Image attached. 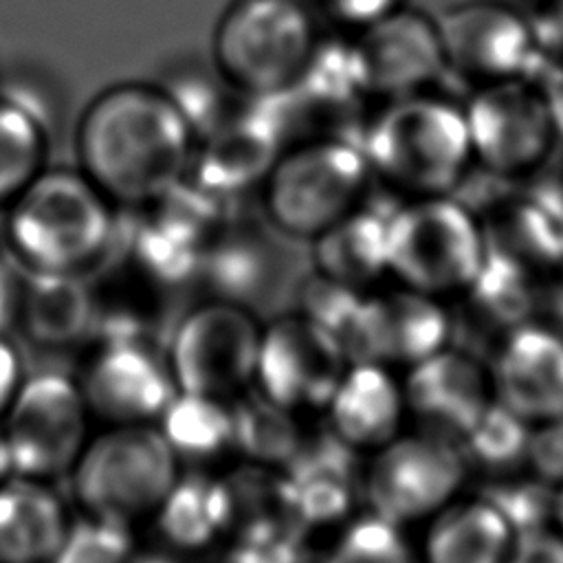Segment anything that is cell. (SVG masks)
Returning a JSON list of instances; mask_svg holds the SVG:
<instances>
[{
	"mask_svg": "<svg viewBox=\"0 0 563 563\" xmlns=\"http://www.w3.org/2000/svg\"><path fill=\"white\" fill-rule=\"evenodd\" d=\"M99 292L77 273H22L15 328L42 352H68L92 341Z\"/></svg>",
	"mask_w": 563,
	"mask_h": 563,
	"instance_id": "24",
	"label": "cell"
},
{
	"mask_svg": "<svg viewBox=\"0 0 563 563\" xmlns=\"http://www.w3.org/2000/svg\"><path fill=\"white\" fill-rule=\"evenodd\" d=\"M136 530L86 512L73 515L51 563H132Z\"/></svg>",
	"mask_w": 563,
	"mask_h": 563,
	"instance_id": "37",
	"label": "cell"
},
{
	"mask_svg": "<svg viewBox=\"0 0 563 563\" xmlns=\"http://www.w3.org/2000/svg\"><path fill=\"white\" fill-rule=\"evenodd\" d=\"M484 257L482 220L453 194L402 198L387 216V277L400 286L460 297Z\"/></svg>",
	"mask_w": 563,
	"mask_h": 563,
	"instance_id": "6",
	"label": "cell"
},
{
	"mask_svg": "<svg viewBox=\"0 0 563 563\" xmlns=\"http://www.w3.org/2000/svg\"><path fill=\"white\" fill-rule=\"evenodd\" d=\"M150 526L172 554H202L224 545L235 526L224 475H213L205 466L180 471Z\"/></svg>",
	"mask_w": 563,
	"mask_h": 563,
	"instance_id": "25",
	"label": "cell"
},
{
	"mask_svg": "<svg viewBox=\"0 0 563 563\" xmlns=\"http://www.w3.org/2000/svg\"><path fill=\"white\" fill-rule=\"evenodd\" d=\"M473 165L501 180H523L550 158L556 134L534 79L475 86L462 106Z\"/></svg>",
	"mask_w": 563,
	"mask_h": 563,
	"instance_id": "12",
	"label": "cell"
},
{
	"mask_svg": "<svg viewBox=\"0 0 563 563\" xmlns=\"http://www.w3.org/2000/svg\"><path fill=\"white\" fill-rule=\"evenodd\" d=\"M552 528L563 534V482L554 486V497H552Z\"/></svg>",
	"mask_w": 563,
	"mask_h": 563,
	"instance_id": "49",
	"label": "cell"
},
{
	"mask_svg": "<svg viewBox=\"0 0 563 563\" xmlns=\"http://www.w3.org/2000/svg\"><path fill=\"white\" fill-rule=\"evenodd\" d=\"M530 22L543 64L563 62V0H541Z\"/></svg>",
	"mask_w": 563,
	"mask_h": 563,
	"instance_id": "43",
	"label": "cell"
},
{
	"mask_svg": "<svg viewBox=\"0 0 563 563\" xmlns=\"http://www.w3.org/2000/svg\"><path fill=\"white\" fill-rule=\"evenodd\" d=\"M506 563H563V534L552 526L519 534Z\"/></svg>",
	"mask_w": 563,
	"mask_h": 563,
	"instance_id": "42",
	"label": "cell"
},
{
	"mask_svg": "<svg viewBox=\"0 0 563 563\" xmlns=\"http://www.w3.org/2000/svg\"><path fill=\"white\" fill-rule=\"evenodd\" d=\"M262 325L246 303L209 297L191 306L165 350L176 391L231 402L253 389Z\"/></svg>",
	"mask_w": 563,
	"mask_h": 563,
	"instance_id": "8",
	"label": "cell"
},
{
	"mask_svg": "<svg viewBox=\"0 0 563 563\" xmlns=\"http://www.w3.org/2000/svg\"><path fill=\"white\" fill-rule=\"evenodd\" d=\"M24 367L18 345L7 332H0V418L24 380Z\"/></svg>",
	"mask_w": 563,
	"mask_h": 563,
	"instance_id": "46",
	"label": "cell"
},
{
	"mask_svg": "<svg viewBox=\"0 0 563 563\" xmlns=\"http://www.w3.org/2000/svg\"><path fill=\"white\" fill-rule=\"evenodd\" d=\"M548 108L554 134L563 141V62H545L534 77Z\"/></svg>",
	"mask_w": 563,
	"mask_h": 563,
	"instance_id": "45",
	"label": "cell"
},
{
	"mask_svg": "<svg viewBox=\"0 0 563 563\" xmlns=\"http://www.w3.org/2000/svg\"><path fill=\"white\" fill-rule=\"evenodd\" d=\"M275 275V255L260 229L227 220L209 244L200 277L211 297L246 303L262 297Z\"/></svg>",
	"mask_w": 563,
	"mask_h": 563,
	"instance_id": "30",
	"label": "cell"
},
{
	"mask_svg": "<svg viewBox=\"0 0 563 563\" xmlns=\"http://www.w3.org/2000/svg\"><path fill=\"white\" fill-rule=\"evenodd\" d=\"M468 468L457 440L422 429L400 431L367 453L361 497L365 510L400 528L424 523L460 495Z\"/></svg>",
	"mask_w": 563,
	"mask_h": 563,
	"instance_id": "9",
	"label": "cell"
},
{
	"mask_svg": "<svg viewBox=\"0 0 563 563\" xmlns=\"http://www.w3.org/2000/svg\"><path fill=\"white\" fill-rule=\"evenodd\" d=\"M356 451L330 431L301 442L282 473L286 512L310 534L343 526L361 497V466Z\"/></svg>",
	"mask_w": 563,
	"mask_h": 563,
	"instance_id": "20",
	"label": "cell"
},
{
	"mask_svg": "<svg viewBox=\"0 0 563 563\" xmlns=\"http://www.w3.org/2000/svg\"><path fill=\"white\" fill-rule=\"evenodd\" d=\"M539 277L515 260L486 249V257L460 292L462 312L482 332H490L497 341L532 321L539 312Z\"/></svg>",
	"mask_w": 563,
	"mask_h": 563,
	"instance_id": "29",
	"label": "cell"
},
{
	"mask_svg": "<svg viewBox=\"0 0 563 563\" xmlns=\"http://www.w3.org/2000/svg\"><path fill=\"white\" fill-rule=\"evenodd\" d=\"M328 431L356 453H372L402 431L407 407L394 369L350 363L325 405Z\"/></svg>",
	"mask_w": 563,
	"mask_h": 563,
	"instance_id": "23",
	"label": "cell"
},
{
	"mask_svg": "<svg viewBox=\"0 0 563 563\" xmlns=\"http://www.w3.org/2000/svg\"><path fill=\"white\" fill-rule=\"evenodd\" d=\"M90 422L77 376L59 369L24 376L0 418L13 473L46 482L68 477L92 435Z\"/></svg>",
	"mask_w": 563,
	"mask_h": 563,
	"instance_id": "10",
	"label": "cell"
},
{
	"mask_svg": "<svg viewBox=\"0 0 563 563\" xmlns=\"http://www.w3.org/2000/svg\"><path fill=\"white\" fill-rule=\"evenodd\" d=\"M515 532L484 497H455L424 521L420 563H506Z\"/></svg>",
	"mask_w": 563,
	"mask_h": 563,
	"instance_id": "27",
	"label": "cell"
},
{
	"mask_svg": "<svg viewBox=\"0 0 563 563\" xmlns=\"http://www.w3.org/2000/svg\"><path fill=\"white\" fill-rule=\"evenodd\" d=\"M11 473H13L11 457H9V449H7V442H4V435H2V429H0V482L7 479Z\"/></svg>",
	"mask_w": 563,
	"mask_h": 563,
	"instance_id": "50",
	"label": "cell"
},
{
	"mask_svg": "<svg viewBox=\"0 0 563 563\" xmlns=\"http://www.w3.org/2000/svg\"><path fill=\"white\" fill-rule=\"evenodd\" d=\"M367 97L394 99L429 90L446 70L435 18L407 4L356 31Z\"/></svg>",
	"mask_w": 563,
	"mask_h": 563,
	"instance_id": "17",
	"label": "cell"
},
{
	"mask_svg": "<svg viewBox=\"0 0 563 563\" xmlns=\"http://www.w3.org/2000/svg\"><path fill=\"white\" fill-rule=\"evenodd\" d=\"M48 132L33 103L0 92V211L46 167Z\"/></svg>",
	"mask_w": 563,
	"mask_h": 563,
	"instance_id": "33",
	"label": "cell"
},
{
	"mask_svg": "<svg viewBox=\"0 0 563 563\" xmlns=\"http://www.w3.org/2000/svg\"><path fill=\"white\" fill-rule=\"evenodd\" d=\"M528 435L530 424L523 418L497 400H490V405L468 427L457 444L468 466L475 464L504 477L523 466Z\"/></svg>",
	"mask_w": 563,
	"mask_h": 563,
	"instance_id": "34",
	"label": "cell"
},
{
	"mask_svg": "<svg viewBox=\"0 0 563 563\" xmlns=\"http://www.w3.org/2000/svg\"><path fill=\"white\" fill-rule=\"evenodd\" d=\"M369 180L372 172L356 136H303L279 152L262 180V209L275 231L310 242L365 202Z\"/></svg>",
	"mask_w": 563,
	"mask_h": 563,
	"instance_id": "4",
	"label": "cell"
},
{
	"mask_svg": "<svg viewBox=\"0 0 563 563\" xmlns=\"http://www.w3.org/2000/svg\"><path fill=\"white\" fill-rule=\"evenodd\" d=\"M453 317L442 299L394 286L367 290L341 334L350 363L407 369L451 343Z\"/></svg>",
	"mask_w": 563,
	"mask_h": 563,
	"instance_id": "15",
	"label": "cell"
},
{
	"mask_svg": "<svg viewBox=\"0 0 563 563\" xmlns=\"http://www.w3.org/2000/svg\"><path fill=\"white\" fill-rule=\"evenodd\" d=\"M308 537L288 512L262 515L231 530L224 563H306Z\"/></svg>",
	"mask_w": 563,
	"mask_h": 563,
	"instance_id": "35",
	"label": "cell"
},
{
	"mask_svg": "<svg viewBox=\"0 0 563 563\" xmlns=\"http://www.w3.org/2000/svg\"><path fill=\"white\" fill-rule=\"evenodd\" d=\"M493 400L528 424L563 416V332L532 319L506 332L493 350Z\"/></svg>",
	"mask_w": 563,
	"mask_h": 563,
	"instance_id": "18",
	"label": "cell"
},
{
	"mask_svg": "<svg viewBox=\"0 0 563 563\" xmlns=\"http://www.w3.org/2000/svg\"><path fill=\"white\" fill-rule=\"evenodd\" d=\"M180 471L156 424H103L68 473L70 497L79 512L139 530Z\"/></svg>",
	"mask_w": 563,
	"mask_h": 563,
	"instance_id": "5",
	"label": "cell"
},
{
	"mask_svg": "<svg viewBox=\"0 0 563 563\" xmlns=\"http://www.w3.org/2000/svg\"><path fill=\"white\" fill-rule=\"evenodd\" d=\"M446 70L468 84L534 79L543 66L530 15L501 0H464L435 18Z\"/></svg>",
	"mask_w": 563,
	"mask_h": 563,
	"instance_id": "13",
	"label": "cell"
},
{
	"mask_svg": "<svg viewBox=\"0 0 563 563\" xmlns=\"http://www.w3.org/2000/svg\"><path fill=\"white\" fill-rule=\"evenodd\" d=\"M484 497L501 512L515 537L552 526L554 486L530 473L523 477L504 475Z\"/></svg>",
	"mask_w": 563,
	"mask_h": 563,
	"instance_id": "38",
	"label": "cell"
},
{
	"mask_svg": "<svg viewBox=\"0 0 563 563\" xmlns=\"http://www.w3.org/2000/svg\"><path fill=\"white\" fill-rule=\"evenodd\" d=\"M405 528L365 510L350 517L328 548L323 563H416Z\"/></svg>",
	"mask_w": 563,
	"mask_h": 563,
	"instance_id": "36",
	"label": "cell"
},
{
	"mask_svg": "<svg viewBox=\"0 0 563 563\" xmlns=\"http://www.w3.org/2000/svg\"><path fill=\"white\" fill-rule=\"evenodd\" d=\"M70 519L55 482L11 473L0 482V563H51Z\"/></svg>",
	"mask_w": 563,
	"mask_h": 563,
	"instance_id": "26",
	"label": "cell"
},
{
	"mask_svg": "<svg viewBox=\"0 0 563 563\" xmlns=\"http://www.w3.org/2000/svg\"><path fill=\"white\" fill-rule=\"evenodd\" d=\"M407 418L418 429L460 440L490 405L488 367L451 343L402 372Z\"/></svg>",
	"mask_w": 563,
	"mask_h": 563,
	"instance_id": "19",
	"label": "cell"
},
{
	"mask_svg": "<svg viewBox=\"0 0 563 563\" xmlns=\"http://www.w3.org/2000/svg\"><path fill=\"white\" fill-rule=\"evenodd\" d=\"M486 249L543 279L563 266V189L528 185L499 196L482 218Z\"/></svg>",
	"mask_w": 563,
	"mask_h": 563,
	"instance_id": "22",
	"label": "cell"
},
{
	"mask_svg": "<svg viewBox=\"0 0 563 563\" xmlns=\"http://www.w3.org/2000/svg\"><path fill=\"white\" fill-rule=\"evenodd\" d=\"M387 216L363 202L314 235V273L361 292L372 290L387 277Z\"/></svg>",
	"mask_w": 563,
	"mask_h": 563,
	"instance_id": "28",
	"label": "cell"
},
{
	"mask_svg": "<svg viewBox=\"0 0 563 563\" xmlns=\"http://www.w3.org/2000/svg\"><path fill=\"white\" fill-rule=\"evenodd\" d=\"M347 365L334 332L288 312L262 325L253 389L299 416L323 411Z\"/></svg>",
	"mask_w": 563,
	"mask_h": 563,
	"instance_id": "14",
	"label": "cell"
},
{
	"mask_svg": "<svg viewBox=\"0 0 563 563\" xmlns=\"http://www.w3.org/2000/svg\"><path fill=\"white\" fill-rule=\"evenodd\" d=\"M4 244L24 273L86 275L117 238V207L77 167H44L4 209Z\"/></svg>",
	"mask_w": 563,
	"mask_h": 563,
	"instance_id": "2",
	"label": "cell"
},
{
	"mask_svg": "<svg viewBox=\"0 0 563 563\" xmlns=\"http://www.w3.org/2000/svg\"><path fill=\"white\" fill-rule=\"evenodd\" d=\"M356 139L372 178L400 198L453 194L473 167L464 108L431 90L383 99Z\"/></svg>",
	"mask_w": 563,
	"mask_h": 563,
	"instance_id": "3",
	"label": "cell"
},
{
	"mask_svg": "<svg viewBox=\"0 0 563 563\" xmlns=\"http://www.w3.org/2000/svg\"><path fill=\"white\" fill-rule=\"evenodd\" d=\"M282 150L284 141L255 103L196 143L187 180L229 205L262 185Z\"/></svg>",
	"mask_w": 563,
	"mask_h": 563,
	"instance_id": "21",
	"label": "cell"
},
{
	"mask_svg": "<svg viewBox=\"0 0 563 563\" xmlns=\"http://www.w3.org/2000/svg\"><path fill=\"white\" fill-rule=\"evenodd\" d=\"M22 295V273L15 264L0 255V332H11L15 328L18 308Z\"/></svg>",
	"mask_w": 563,
	"mask_h": 563,
	"instance_id": "47",
	"label": "cell"
},
{
	"mask_svg": "<svg viewBox=\"0 0 563 563\" xmlns=\"http://www.w3.org/2000/svg\"><path fill=\"white\" fill-rule=\"evenodd\" d=\"M79 169L119 209H136L183 183L196 136L163 86L117 84L81 112Z\"/></svg>",
	"mask_w": 563,
	"mask_h": 563,
	"instance_id": "1",
	"label": "cell"
},
{
	"mask_svg": "<svg viewBox=\"0 0 563 563\" xmlns=\"http://www.w3.org/2000/svg\"><path fill=\"white\" fill-rule=\"evenodd\" d=\"M233 453L249 464L282 471L306 440L299 413L249 389L231 400Z\"/></svg>",
	"mask_w": 563,
	"mask_h": 563,
	"instance_id": "32",
	"label": "cell"
},
{
	"mask_svg": "<svg viewBox=\"0 0 563 563\" xmlns=\"http://www.w3.org/2000/svg\"><path fill=\"white\" fill-rule=\"evenodd\" d=\"M156 427L180 464L207 466L233 453V409L229 400L176 391Z\"/></svg>",
	"mask_w": 563,
	"mask_h": 563,
	"instance_id": "31",
	"label": "cell"
},
{
	"mask_svg": "<svg viewBox=\"0 0 563 563\" xmlns=\"http://www.w3.org/2000/svg\"><path fill=\"white\" fill-rule=\"evenodd\" d=\"M314 44L301 0H233L216 24L211 55L218 79L253 101L295 88Z\"/></svg>",
	"mask_w": 563,
	"mask_h": 563,
	"instance_id": "7",
	"label": "cell"
},
{
	"mask_svg": "<svg viewBox=\"0 0 563 563\" xmlns=\"http://www.w3.org/2000/svg\"><path fill=\"white\" fill-rule=\"evenodd\" d=\"M523 468L550 486L563 482V416L530 424Z\"/></svg>",
	"mask_w": 563,
	"mask_h": 563,
	"instance_id": "41",
	"label": "cell"
},
{
	"mask_svg": "<svg viewBox=\"0 0 563 563\" xmlns=\"http://www.w3.org/2000/svg\"><path fill=\"white\" fill-rule=\"evenodd\" d=\"M539 312L545 323L563 332V266L539 282Z\"/></svg>",
	"mask_w": 563,
	"mask_h": 563,
	"instance_id": "48",
	"label": "cell"
},
{
	"mask_svg": "<svg viewBox=\"0 0 563 563\" xmlns=\"http://www.w3.org/2000/svg\"><path fill=\"white\" fill-rule=\"evenodd\" d=\"M77 380L103 424H156L176 394L165 352L147 336L95 339Z\"/></svg>",
	"mask_w": 563,
	"mask_h": 563,
	"instance_id": "16",
	"label": "cell"
},
{
	"mask_svg": "<svg viewBox=\"0 0 563 563\" xmlns=\"http://www.w3.org/2000/svg\"><path fill=\"white\" fill-rule=\"evenodd\" d=\"M227 202L198 189L187 178L136 207L128 231V257L134 271L158 288H174L200 277L202 260L229 220Z\"/></svg>",
	"mask_w": 563,
	"mask_h": 563,
	"instance_id": "11",
	"label": "cell"
},
{
	"mask_svg": "<svg viewBox=\"0 0 563 563\" xmlns=\"http://www.w3.org/2000/svg\"><path fill=\"white\" fill-rule=\"evenodd\" d=\"M187 125L191 128L196 143L218 130L229 117L224 103V84L211 81L205 75H180L172 84L163 86Z\"/></svg>",
	"mask_w": 563,
	"mask_h": 563,
	"instance_id": "39",
	"label": "cell"
},
{
	"mask_svg": "<svg viewBox=\"0 0 563 563\" xmlns=\"http://www.w3.org/2000/svg\"><path fill=\"white\" fill-rule=\"evenodd\" d=\"M328 11L341 24L361 31L385 15L405 7L407 0H323Z\"/></svg>",
	"mask_w": 563,
	"mask_h": 563,
	"instance_id": "44",
	"label": "cell"
},
{
	"mask_svg": "<svg viewBox=\"0 0 563 563\" xmlns=\"http://www.w3.org/2000/svg\"><path fill=\"white\" fill-rule=\"evenodd\" d=\"M365 292L328 279L319 273L308 275L299 286V310L303 317L334 332L339 339L352 321Z\"/></svg>",
	"mask_w": 563,
	"mask_h": 563,
	"instance_id": "40",
	"label": "cell"
}]
</instances>
